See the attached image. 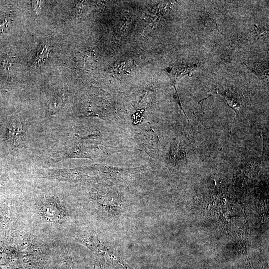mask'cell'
<instances>
[{"label": "cell", "instance_id": "cell-6", "mask_svg": "<svg viewBox=\"0 0 269 269\" xmlns=\"http://www.w3.org/2000/svg\"><path fill=\"white\" fill-rule=\"evenodd\" d=\"M99 269H108L106 267H105L104 266H100Z\"/></svg>", "mask_w": 269, "mask_h": 269}, {"label": "cell", "instance_id": "cell-1", "mask_svg": "<svg viewBox=\"0 0 269 269\" xmlns=\"http://www.w3.org/2000/svg\"><path fill=\"white\" fill-rule=\"evenodd\" d=\"M198 65L196 63H175L163 69L170 79L171 84L174 87L177 97V102L181 109L184 114L178 92L176 89V85L178 81L184 76L190 74L192 71L197 69Z\"/></svg>", "mask_w": 269, "mask_h": 269}, {"label": "cell", "instance_id": "cell-3", "mask_svg": "<svg viewBox=\"0 0 269 269\" xmlns=\"http://www.w3.org/2000/svg\"><path fill=\"white\" fill-rule=\"evenodd\" d=\"M41 47L42 48H41V51L39 52L38 54H37V59H38V60H40L41 59H42L44 58V57H46L47 56L46 44L43 45V46Z\"/></svg>", "mask_w": 269, "mask_h": 269}, {"label": "cell", "instance_id": "cell-2", "mask_svg": "<svg viewBox=\"0 0 269 269\" xmlns=\"http://www.w3.org/2000/svg\"><path fill=\"white\" fill-rule=\"evenodd\" d=\"M41 214L50 221H62L65 218V212L57 203L45 202L40 207Z\"/></svg>", "mask_w": 269, "mask_h": 269}, {"label": "cell", "instance_id": "cell-5", "mask_svg": "<svg viewBox=\"0 0 269 269\" xmlns=\"http://www.w3.org/2000/svg\"><path fill=\"white\" fill-rule=\"evenodd\" d=\"M32 5H33V6H34L33 8H34V11L36 13H37L38 12V11L39 10V6H40L39 1H33Z\"/></svg>", "mask_w": 269, "mask_h": 269}, {"label": "cell", "instance_id": "cell-4", "mask_svg": "<svg viewBox=\"0 0 269 269\" xmlns=\"http://www.w3.org/2000/svg\"><path fill=\"white\" fill-rule=\"evenodd\" d=\"M9 20L5 19L0 24V34L4 30L5 28L8 26Z\"/></svg>", "mask_w": 269, "mask_h": 269}]
</instances>
